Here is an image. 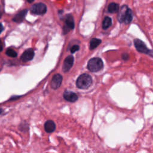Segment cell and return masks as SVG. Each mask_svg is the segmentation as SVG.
<instances>
[{
	"mask_svg": "<svg viewBox=\"0 0 153 153\" xmlns=\"http://www.w3.org/2000/svg\"><path fill=\"white\" fill-rule=\"evenodd\" d=\"M92 83L91 77L87 74L81 75L76 79V84L78 88L80 89L88 88Z\"/></svg>",
	"mask_w": 153,
	"mask_h": 153,
	"instance_id": "6da1fadb",
	"label": "cell"
},
{
	"mask_svg": "<svg viewBox=\"0 0 153 153\" xmlns=\"http://www.w3.org/2000/svg\"><path fill=\"white\" fill-rule=\"evenodd\" d=\"M103 63L99 57H94L91 59L87 64V68L91 72H96L101 70L103 68Z\"/></svg>",
	"mask_w": 153,
	"mask_h": 153,
	"instance_id": "7a4b0ae2",
	"label": "cell"
},
{
	"mask_svg": "<svg viewBox=\"0 0 153 153\" xmlns=\"http://www.w3.org/2000/svg\"><path fill=\"white\" fill-rule=\"evenodd\" d=\"M47 10L46 5L42 2L35 4L30 8L31 13L36 15H43L46 13Z\"/></svg>",
	"mask_w": 153,
	"mask_h": 153,
	"instance_id": "3957f363",
	"label": "cell"
},
{
	"mask_svg": "<svg viewBox=\"0 0 153 153\" xmlns=\"http://www.w3.org/2000/svg\"><path fill=\"white\" fill-rule=\"evenodd\" d=\"M134 44L136 50L142 53L148 54L149 55L153 57V51L148 49L146 45L144 44V42L142 41L139 39H135L134 40Z\"/></svg>",
	"mask_w": 153,
	"mask_h": 153,
	"instance_id": "277c9868",
	"label": "cell"
},
{
	"mask_svg": "<svg viewBox=\"0 0 153 153\" xmlns=\"http://www.w3.org/2000/svg\"><path fill=\"white\" fill-rule=\"evenodd\" d=\"M74 27L75 23L72 16L71 14L67 15L65 19V25L63 27L64 34H66L67 32H68L70 29H73Z\"/></svg>",
	"mask_w": 153,
	"mask_h": 153,
	"instance_id": "5b68a950",
	"label": "cell"
},
{
	"mask_svg": "<svg viewBox=\"0 0 153 153\" xmlns=\"http://www.w3.org/2000/svg\"><path fill=\"white\" fill-rule=\"evenodd\" d=\"M62 79H63V77L60 74H55L53 76L51 81V88L54 90H56L58 88H59L60 86L61 85Z\"/></svg>",
	"mask_w": 153,
	"mask_h": 153,
	"instance_id": "8992f818",
	"label": "cell"
},
{
	"mask_svg": "<svg viewBox=\"0 0 153 153\" xmlns=\"http://www.w3.org/2000/svg\"><path fill=\"white\" fill-rule=\"evenodd\" d=\"M74 59L72 56H68L66 57L62 66V70L64 72H67L71 69L74 64Z\"/></svg>",
	"mask_w": 153,
	"mask_h": 153,
	"instance_id": "52a82bcc",
	"label": "cell"
},
{
	"mask_svg": "<svg viewBox=\"0 0 153 153\" xmlns=\"http://www.w3.org/2000/svg\"><path fill=\"white\" fill-rule=\"evenodd\" d=\"M35 55L34 51L32 48H29L26 50L21 56V60L23 62H27L32 60Z\"/></svg>",
	"mask_w": 153,
	"mask_h": 153,
	"instance_id": "ba28073f",
	"label": "cell"
},
{
	"mask_svg": "<svg viewBox=\"0 0 153 153\" xmlns=\"http://www.w3.org/2000/svg\"><path fill=\"white\" fill-rule=\"evenodd\" d=\"M27 12H28L27 9H24L20 11L14 16V17L13 18V21L16 23H22L23 21Z\"/></svg>",
	"mask_w": 153,
	"mask_h": 153,
	"instance_id": "9c48e42d",
	"label": "cell"
},
{
	"mask_svg": "<svg viewBox=\"0 0 153 153\" xmlns=\"http://www.w3.org/2000/svg\"><path fill=\"white\" fill-rule=\"evenodd\" d=\"M63 97L66 100L71 102H75L78 99L77 94L71 91H65L63 93Z\"/></svg>",
	"mask_w": 153,
	"mask_h": 153,
	"instance_id": "30bf717a",
	"label": "cell"
},
{
	"mask_svg": "<svg viewBox=\"0 0 153 153\" xmlns=\"http://www.w3.org/2000/svg\"><path fill=\"white\" fill-rule=\"evenodd\" d=\"M128 7L126 5H123L120 10H118V17H117V19L118 20V21L120 22V23H122V22H124V17L126 16V12L128 10Z\"/></svg>",
	"mask_w": 153,
	"mask_h": 153,
	"instance_id": "8fae6325",
	"label": "cell"
},
{
	"mask_svg": "<svg viewBox=\"0 0 153 153\" xmlns=\"http://www.w3.org/2000/svg\"><path fill=\"white\" fill-rule=\"evenodd\" d=\"M44 129L47 133H52L56 129V124L52 120H48L44 124Z\"/></svg>",
	"mask_w": 153,
	"mask_h": 153,
	"instance_id": "7c38bea8",
	"label": "cell"
},
{
	"mask_svg": "<svg viewBox=\"0 0 153 153\" xmlns=\"http://www.w3.org/2000/svg\"><path fill=\"white\" fill-rule=\"evenodd\" d=\"M108 11L111 13H117L119 10V5L115 2L111 3L108 6Z\"/></svg>",
	"mask_w": 153,
	"mask_h": 153,
	"instance_id": "4fadbf2b",
	"label": "cell"
},
{
	"mask_svg": "<svg viewBox=\"0 0 153 153\" xmlns=\"http://www.w3.org/2000/svg\"><path fill=\"white\" fill-rule=\"evenodd\" d=\"M133 19V14H132V11L130 8H128L126 16L124 17V22L126 24H128L131 22V21Z\"/></svg>",
	"mask_w": 153,
	"mask_h": 153,
	"instance_id": "5bb4252c",
	"label": "cell"
},
{
	"mask_svg": "<svg viewBox=\"0 0 153 153\" xmlns=\"http://www.w3.org/2000/svg\"><path fill=\"white\" fill-rule=\"evenodd\" d=\"M101 43V39L98 38H92L90 41V50H93L96 48Z\"/></svg>",
	"mask_w": 153,
	"mask_h": 153,
	"instance_id": "9a60e30c",
	"label": "cell"
},
{
	"mask_svg": "<svg viewBox=\"0 0 153 153\" xmlns=\"http://www.w3.org/2000/svg\"><path fill=\"white\" fill-rule=\"evenodd\" d=\"M112 25V20L109 17H105L102 22V28L103 29H108Z\"/></svg>",
	"mask_w": 153,
	"mask_h": 153,
	"instance_id": "2e32d148",
	"label": "cell"
},
{
	"mask_svg": "<svg viewBox=\"0 0 153 153\" xmlns=\"http://www.w3.org/2000/svg\"><path fill=\"white\" fill-rule=\"evenodd\" d=\"M6 54L11 57H16L17 56V53L12 48H8L6 50Z\"/></svg>",
	"mask_w": 153,
	"mask_h": 153,
	"instance_id": "e0dca14e",
	"label": "cell"
},
{
	"mask_svg": "<svg viewBox=\"0 0 153 153\" xmlns=\"http://www.w3.org/2000/svg\"><path fill=\"white\" fill-rule=\"evenodd\" d=\"M79 47L78 45H73V46L71 48L70 51H71V52L72 53H74L75 52H76V51H78V50H79Z\"/></svg>",
	"mask_w": 153,
	"mask_h": 153,
	"instance_id": "ac0fdd59",
	"label": "cell"
},
{
	"mask_svg": "<svg viewBox=\"0 0 153 153\" xmlns=\"http://www.w3.org/2000/svg\"><path fill=\"white\" fill-rule=\"evenodd\" d=\"M129 56H128V54L127 53H123L122 54V58L124 60H126L128 59Z\"/></svg>",
	"mask_w": 153,
	"mask_h": 153,
	"instance_id": "d6986e66",
	"label": "cell"
},
{
	"mask_svg": "<svg viewBox=\"0 0 153 153\" xmlns=\"http://www.w3.org/2000/svg\"><path fill=\"white\" fill-rule=\"evenodd\" d=\"M2 50H3V44H2L1 40L0 39V52L2 51Z\"/></svg>",
	"mask_w": 153,
	"mask_h": 153,
	"instance_id": "ffe728a7",
	"label": "cell"
},
{
	"mask_svg": "<svg viewBox=\"0 0 153 153\" xmlns=\"http://www.w3.org/2000/svg\"><path fill=\"white\" fill-rule=\"evenodd\" d=\"M4 30V26L1 23H0V33L3 31Z\"/></svg>",
	"mask_w": 153,
	"mask_h": 153,
	"instance_id": "44dd1931",
	"label": "cell"
},
{
	"mask_svg": "<svg viewBox=\"0 0 153 153\" xmlns=\"http://www.w3.org/2000/svg\"><path fill=\"white\" fill-rule=\"evenodd\" d=\"M34 1H35V0H27V1L28 2H29V3H32V2H33Z\"/></svg>",
	"mask_w": 153,
	"mask_h": 153,
	"instance_id": "7402d4cb",
	"label": "cell"
},
{
	"mask_svg": "<svg viewBox=\"0 0 153 153\" xmlns=\"http://www.w3.org/2000/svg\"><path fill=\"white\" fill-rule=\"evenodd\" d=\"M2 112H3L2 109V108H0V114H1V113H2Z\"/></svg>",
	"mask_w": 153,
	"mask_h": 153,
	"instance_id": "603a6c76",
	"label": "cell"
}]
</instances>
